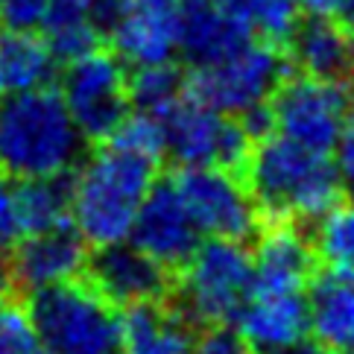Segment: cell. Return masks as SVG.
I'll list each match as a JSON object with an SVG mask.
<instances>
[{"instance_id": "6da1fadb", "label": "cell", "mask_w": 354, "mask_h": 354, "mask_svg": "<svg viewBox=\"0 0 354 354\" xmlns=\"http://www.w3.org/2000/svg\"><path fill=\"white\" fill-rule=\"evenodd\" d=\"M156 164L103 141L68 173V217L88 246L129 240L135 217L156 182Z\"/></svg>"}, {"instance_id": "7a4b0ae2", "label": "cell", "mask_w": 354, "mask_h": 354, "mask_svg": "<svg viewBox=\"0 0 354 354\" xmlns=\"http://www.w3.org/2000/svg\"><path fill=\"white\" fill-rule=\"evenodd\" d=\"M246 187L261 214L287 223H316L343 199L331 153L281 135H258L243 161Z\"/></svg>"}, {"instance_id": "3957f363", "label": "cell", "mask_w": 354, "mask_h": 354, "mask_svg": "<svg viewBox=\"0 0 354 354\" xmlns=\"http://www.w3.org/2000/svg\"><path fill=\"white\" fill-rule=\"evenodd\" d=\"M85 138L50 85L0 100V167L18 179L68 176Z\"/></svg>"}, {"instance_id": "277c9868", "label": "cell", "mask_w": 354, "mask_h": 354, "mask_svg": "<svg viewBox=\"0 0 354 354\" xmlns=\"http://www.w3.org/2000/svg\"><path fill=\"white\" fill-rule=\"evenodd\" d=\"M27 310L44 354H120V310L91 281L35 290Z\"/></svg>"}, {"instance_id": "5b68a950", "label": "cell", "mask_w": 354, "mask_h": 354, "mask_svg": "<svg viewBox=\"0 0 354 354\" xmlns=\"http://www.w3.org/2000/svg\"><path fill=\"white\" fill-rule=\"evenodd\" d=\"M179 270V310L194 325L234 322L252 293V255L243 240L205 237Z\"/></svg>"}, {"instance_id": "8992f818", "label": "cell", "mask_w": 354, "mask_h": 354, "mask_svg": "<svg viewBox=\"0 0 354 354\" xmlns=\"http://www.w3.org/2000/svg\"><path fill=\"white\" fill-rule=\"evenodd\" d=\"M284 77V59L278 47L261 39H246L229 53L194 65L191 80L185 82L187 94L199 103L243 120L270 103Z\"/></svg>"}, {"instance_id": "52a82bcc", "label": "cell", "mask_w": 354, "mask_h": 354, "mask_svg": "<svg viewBox=\"0 0 354 354\" xmlns=\"http://www.w3.org/2000/svg\"><path fill=\"white\" fill-rule=\"evenodd\" d=\"M158 118L164 126V153L179 167L240 170L255 141L240 118L223 115L187 91Z\"/></svg>"}, {"instance_id": "ba28073f", "label": "cell", "mask_w": 354, "mask_h": 354, "mask_svg": "<svg viewBox=\"0 0 354 354\" xmlns=\"http://www.w3.org/2000/svg\"><path fill=\"white\" fill-rule=\"evenodd\" d=\"M351 100L343 80H319L308 73L284 77L267 103L270 132L319 153H331Z\"/></svg>"}, {"instance_id": "9c48e42d", "label": "cell", "mask_w": 354, "mask_h": 354, "mask_svg": "<svg viewBox=\"0 0 354 354\" xmlns=\"http://www.w3.org/2000/svg\"><path fill=\"white\" fill-rule=\"evenodd\" d=\"M59 97L85 141H106L129 115V73L109 50H88L68 62Z\"/></svg>"}, {"instance_id": "30bf717a", "label": "cell", "mask_w": 354, "mask_h": 354, "mask_svg": "<svg viewBox=\"0 0 354 354\" xmlns=\"http://www.w3.org/2000/svg\"><path fill=\"white\" fill-rule=\"evenodd\" d=\"M176 191L202 237L249 240L261 229L255 199L237 170L225 167H179L170 176Z\"/></svg>"}, {"instance_id": "8fae6325", "label": "cell", "mask_w": 354, "mask_h": 354, "mask_svg": "<svg viewBox=\"0 0 354 354\" xmlns=\"http://www.w3.org/2000/svg\"><path fill=\"white\" fill-rule=\"evenodd\" d=\"M129 240L141 246L161 267H182L187 255L202 243L196 223L191 220L173 179H156L135 217Z\"/></svg>"}, {"instance_id": "7c38bea8", "label": "cell", "mask_w": 354, "mask_h": 354, "mask_svg": "<svg viewBox=\"0 0 354 354\" xmlns=\"http://www.w3.org/2000/svg\"><path fill=\"white\" fill-rule=\"evenodd\" d=\"M179 27L182 0H126L109 39L123 65H161L179 56Z\"/></svg>"}, {"instance_id": "4fadbf2b", "label": "cell", "mask_w": 354, "mask_h": 354, "mask_svg": "<svg viewBox=\"0 0 354 354\" xmlns=\"http://www.w3.org/2000/svg\"><path fill=\"white\" fill-rule=\"evenodd\" d=\"M88 267V243L71 223L21 237L9 255L12 284L24 290H44L80 278Z\"/></svg>"}, {"instance_id": "5bb4252c", "label": "cell", "mask_w": 354, "mask_h": 354, "mask_svg": "<svg viewBox=\"0 0 354 354\" xmlns=\"http://www.w3.org/2000/svg\"><path fill=\"white\" fill-rule=\"evenodd\" d=\"M91 284L115 308H132L144 301H158L167 293V267L149 258L132 240L100 246L94 258H88Z\"/></svg>"}, {"instance_id": "9a60e30c", "label": "cell", "mask_w": 354, "mask_h": 354, "mask_svg": "<svg viewBox=\"0 0 354 354\" xmlns=\"http://www.w3.org/2000/svg\"><path fill=\"white\" fill-rule=\"evenodd\" d=\"M252 354H267L308 337V290H255L234 316Z\"/></svg>"}, {"instance_id": "2e32d148", "label": "cell", "mask_w": 354, "mask_h": 354, "mask_svg": "<svg viewBox=\"0 0 354 354\" xmlns=\"http://www.w3.org/2000/svg\"><path fill=\"white\" fill-rule=\"evenodd\" d=\"M249 255L255 290H308L316 270V246L287 220L263 229Z\"/></svg>"}, {"instance_id": "e0dca14e", "label": "cell", "mask_w": 354, "mask_h": 354, "mask_svg": "<svg viewBox=\"0 0 354 354\" xmlns=\"http://www.w3.org/2000/svg\"><path fill=\"white\" fill-rule=\"evenodd\" d=\"M308 334L328 354H354V272L328 267L310 278Z\"/></svg>"}, {"instance_id": "ac0fdd59", "label": "cell", "mask_w": 354, "mask_h": 354, "mask_svg": "<svg viewBox=\"0 0 354 354\" xmlns=\"http://www.w3.org/2000/svg\"><path fill=\"white\" fill-rule=\"evenodd\" d=\"M252 39L234 0H182L179 53L202 65Z\"/></svg>"}, {"instance_id": "d6986e66", "label": "cell", "mask_w": 354, "mask_h": 354, "mask_svg": "<svg viewBox=\"0 0 354 354\" xmlns=\"http://www.w3.org/2000/svg\"><path fill=\"white\" fill-rule=\"evenodd\" d=\"M194 322L158 301L120 313V354H194Z\"/></svg>"}, {"instance_id": "ffe728a7", "label": "cell", "mask_w": 354, "mask_h": 354, "mask_svg": "<svg viewBox=\"0 0 354 354\" xmlns=\"http://www.w3.org/2000/svg\"><path fill=\"white\" fill-rule=\"evenodd\" d=\"M287 44L299 73L319 80H346L351 73L354 32L337 18L308 15V21H299Z\"/></svg>"}, {"instance_id": "44dd1931", "label": "cell", "mask_w": 354, "mask_h": 354, "mask_svg": "<svg viewBox=\"0 0 354 354\" xmlns=\"http://www.w3.org/2000/svg\"><path fill=\"white\" fill-rule=\"evenodd\" d=\"M59 59L39 32L0 27V100L53 82Z\"/></svg>"}, {"instance_id": "7402d4cb", "label": "cell", "mask_w": 354, "mask_h": 354, "mask_svg": "<svg viewBox=\"0 0 354 354\" xmlns=\"http://www.w3.org/2000/svg\"><path fill=\"white\" fill-rule=\"evenodd\" d=\"M39 35L59 62H71L97 47L100 32L91 24L85 0H50Z\"/></svg>"}, {"instance_id": "603a6c76", "label": "cell", "mask_w": 354, "mask_h": 354, "mask_svg": "<svg viewBox=\"0 0 354 354\" xmlns=\"http://www.w3.org/2000/svg\"><path fill=\"white\" fill-rule=\"evenodd\" d=\"M24 237L71 223L68 217V176H41V179H18Z\"/></svg>"}, {"instance_id": "cb8c5ba5", "label": "cell", "mask_w": 354, "mask_h": 354, "mask_svg": "<svg viewBox=\"0 0 354 354\" xmlns=\"http://www.w3.org/2000/svg\"><path fill=\"white\" fill-rule=\"evenodd\" d=\"M187 91V82L173 62H161V65H144L135 68L129 77V103L138 111H149V115H164L173 103H179Z\"/></svg>"}, {"instance_id": "d4e9b609", "label": "cell", "mask_w": 354, "mask_h": 354, "mask_svg": "<svg viewBox=\"0 0 354 354\" xmlns=\"http://www.w3.org/2000/svg\"><path fill=\"white\" fill-rule=\"evenodd\" d=\"M234 6L252 39H261L275 47L290 41V35L305 15L299 0H234Z\"/></svg>"}, {"instance_id": "484cf974", "label": "cell", "mask_w": 354, "mask_h": 354, "mask_svg": "<svg viewBox=\"0 0 354 354\" xmlns=\"http://www.w3.org/2000/svg\"><path fill=\"white\" fill-rule=\"evenodd\" d=\"M313 246L328 267L354 272V194L346 202L339 199L322 220H316Z\"/></svg>"}, {"instance_id": "4316f807", "label": "cell", "mask_w": 354, "mask_h": 354, "mask_svg": "<svg viewBox=\"0 0 354 354\" xmlns=\"http://www.w3.org/2000/svg\"><path fill=\"white\" fill-rule=\"evenodd\" d=\"M109 144H115L126 153L144 156L149 161H158L164 156V126L158 115H149V111H129L115 132L106 138Z\"/></svg>"}, {"instance_id": "83f0119b", "label": "cell", "mask_w": 354, "mask_h": 354, "mask_svg": "<svg viewBox=\"0 0 354 354\" xmlns=\"http://www.w3.org/2000/svg\"><path fill=\"white\" fill-rule=\"evenodd\" d=\"M0 354H44L30 310L0 299Z\"/></svg>"}, {"instance_id": "f1b7e54d", "label": "cell", "mask_w": 354, "mask_h": 354, "mask_svg": "<svg viewBox=\"0 0 354 354\" xmlns=\"http://www.w3.org/2000/svg\"><path fill=\"white\" fill-rule=\"evenodd\" d=\"M21 237H24V223H21L18 176L0 167V246H15Z\"/></svg>"}, {"instance_id": "f546056e", "label": "cell", "mask_w": 354, "mask_h": 354, "mask_svg": "<svg viewBox=\"0 0 354 354\" xmlns=\"http://www.w3.org/2000/svg\"><path fill=\"white\" fill-rule=\"evenodd\" d=\"M194 354H252V348L232 322H217L202 325V334L194 337Z\"/></svg>"}, {"instance_id": "4dcf8cb0", "label": "cell", "mask_w": 354, "mask_h": 354, "mask_svg": "<svg viewBox=\"0 0 354 354\" xmlns=\"http://www.w3.org/2000/svg\"><path fill=\"white\" fill-rule=\"evenodd\" d=\"M50 0H0V27L39 32Z\"/></svg>"}, {"instance_id": "1f68e13d", "label": "cell", "mask_w": 354, "mask_h": 354, "mask_svg": "<svg viewBox=\"0 0 354 354\" xmlns=\"http://www.w3.org/2000/svg\"><path fill=\"white\" fill-rule=\"evenodd\" d=\"M331 161L337 167L343 191L354 194V100H351L348 115L343 120V129H339V135H337V144L331 149Z\"/></svg>"}, {"instance_id": "d6a6232c", "label": "cell", "mask_w": 354, "mask_h": 354, "mask_svg": "<svg viewBox=\"0 0 354 354\" xmlns=\"http://www.w3.org/2000/svg\"><path fill=\"white\" fill-rule=\"evenodd\" d=\"M88 15H91V24L97 27L100 35H109L111 27L118 24V18L123 15L126 0H85Z\"/></svg>"}, {"instance_id": "836d02e7", "label": "cell", "mask_w": 354, "mask_h": 354, "mask_svg": "<svg viewBox=\"0 0 354 354\" xmlns=\"http://www.w3.org/2000/svg\"><path fill=\"white\" fill-rule=\"evenodd\" d=\"M299 6L305 15H316V18H337L343 0H299Z\"/></svg>"}, {"instance_id": "e575fe53", "label": "cell", "mask_w": 354, "mask_h": 354, "mask_svg": "<svg viewBox=\"0 0 354 354\" xmlns=\"http://www.w3.org/2000/svg\"><path fill=\"white\" fill-rule=\"evenodd\" d=\"M267 354H328L319 343H313V339H299V343H290L284 348H275V351H267Z\"/></svg>"}, {"instance_id": "d590c367", "label": "cell", "mask_w": 354, "mask_h": 354, "mask_svg": "<svg viewBox=\"0 0 354 354\" xmlns=\"http://www.w3.org/2000/svg\"><path fill=\"white\" fill-rule=\"evenodd\" d=\"M12 287V270H9V255H6V246H0V299L9 293Z\"/></svg>"}, {"instance_id": "8d00e7d4", "label": "cell", "mask_w": 354, "mask_h": 354, "mask_svg": "<svg viewBox=\"0 0 354 354\" xmlns=\"http://www.w3.org/2000/svg\"><path fill=\"white\" fill-rule=\"evenodd\" d=\"M337 18H343V24L354 32V0H343V6H339V15Z\"/></svg>"}, {"instance_id": "74e56055", "label": "cell", "mask_w": 354, "mask_h": 354, "mask_svg": "<svg viewBox=\"0 0 354 354\" xmlns=\"http://www.w3.org/2000/svg\"><path fill=\"white\" fill-rule=\"evenodd\" d=\"M348 77H354V62H351V73H348Z\"/></svg>"}]
</instances>
